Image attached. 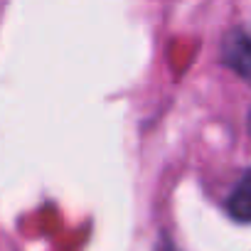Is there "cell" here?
<instances>
[{
  "instance_id": "2",
  "label": "cell",
  "mask_w": 251,
  "mask_h": 251,
  "mask_svg": "<svg viewBox=\"0 0 251 251\" xmlns=\"http://www.w3.org/2000/svg\"><path fill=\"white\" fill-rule=\"evenodd\" d=\"M226 212L241 224H251V170H246L226 197Z\"/></svg>"
},
{
  "instance_id": "3",
  "label": "cell",
  "mask_w": 251,
  "mask_h": 251,
  "mask_svg": "<svg viewBox=\"0 0 251 251\" xmlns=\"http://www.w3.org/2000/svg\"><path fill=\"white\" fill-rule=\"evenodd\" d=\"M249 133H251V113H249Z\"/></svg>"
},
{
  "instance_id": "1",
  "label": "cell",
  "mask_w": 251,
  "mask_h": 251,
  "mask_svg": "<svg viewBox=\"0 0 251 251\" xmlns=\"http://www.w3.org/2000/svg\"><path fill=\"white\" fill-rule=\"evenodd\" d=\"M222 62L236 72L241 79L251 81V23L236 25L224 35L222 42Z\"/></svg>"
}]
</instances>
